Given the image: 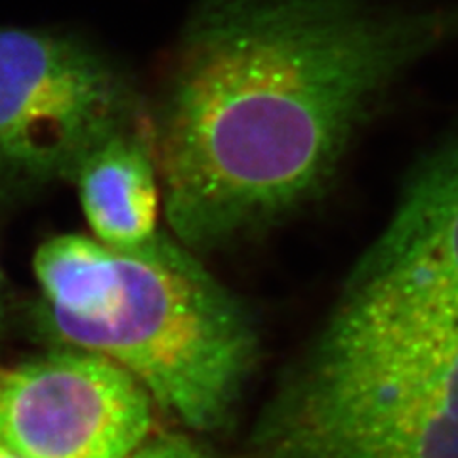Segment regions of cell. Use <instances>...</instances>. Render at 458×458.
<instances>
[{
  "mask_svg": "<svg viewBox=\"0 0 458 458\" xmlns=\"http://www.w3.org/2000/svg\"><path fill=\"white\" fill-rule=\"evenodd\" d=\"M42 304L77 319H104L121 294L119 250L94 237L57 235L33 258Z\"/></svg>",
  "mask_w": 458,
  "mask_h": 458,
  "instance_id": "8",
  "label": "cell"
},
{
  "mask_svg": "<svg viewBox=\"0 0 458 458\" xmlns=\"http://www.w3.org/2000/svg\"><path fill=\"white\" fill-rule=\"evenodd\" d=\"M128 458H216L188 436L165 434L146 439Z\"/></svg>",
  "mask_w": 458,
  "mask_h": 458,
  "instance_id": "9",
  "label": "cell"
},
{
  "mask_svg": "<svg viewBox=\"0 0 458 458\" xmlns=\"http://www.w3.org/2000/svg\"><path fill=\"white\" fill-rule=\"evenodd\" d=\"M151 424L146 388L99 353L62 346L0 369V441L21 458H128Z\"/></svg>",
  "mask_w": 458,
  "mask_h": 458,
  "instance_id": "5",
  "label": "cell"
},
{
  "mask_svg": "<svg viewBox=\"0 0 458 458\" xmlns=\"http://www.w3.org/2000/svg\"><path fill=\"white\" fill-rule=\"evenodd\" d=\"M4 306V277H3V271H0V311H3Z\"/></svg>",
  "mask_w": 458,
  "mask_h": 458,
  "instance_id": "11",
  "label": "cell"
},
{
  "mask_svg": "<svg viewBox=\"0 0 458 458\" xmlns=\"http://www.w3.org/2000/svg\"><path fill=\"white\" fill-rule=\"evenodd\" d=\"M119 264L121 294L111 315L89 321L40 304L42 331L117 363L190 428L222 426L258 357L247 310L193 250L163 233L119 250Z\"/></svg>",
  "mask_w": 458,
  "mask_h": 458,
  "instance_id": "3",
  "label": "cell"
},
{
  "mask_svg": "<svg viewBox=\"0 0 458 458\" xmlns=\"http://www.w3.org/2000/svg\"><path fill=\"white\" fill-rule=\"evenodd\" d=\"M0 458H21L18 453H13L4 441H0Z\"/></svg>",
  "mask_w": 458,
  "mask_h": 458,
  "instance_id": "10",
  "label": "cell"
},
{
  "mask_svg": "<svg viewBox=\"0 0 458 458\" xmlns=\"http://www.w3.org/2000/svg\"><path fill=\"white\" fill-rule=\"evenodd\" d=\"M136 126L126 79L79 38L0 27V182H73L94 149Z\"/></svg>",
  "mask_w": 458,
  "mask_h": 458,
  "instance_id": "4",
  "label": "cell"
},
{
  "mask_svg": "<svg viewBox=\"0 0 458 458\" xmlns=\"http://www.w3.org/2000/svg\"><path fill=\"white\" fill-rule=\"evenodd\" d=\"M157 176L153 146L136 126L86 157L73 182L94 239L111 249L132 250L159 235Z\"/></svg>",
  "mask_w": 458,
  "mask_h": 458,
  "instance_id": "7",
  "label": "cell"
},
{
  "mask_svg": "<svg viewBox=\"0 0 458 458\" xmlns=\"http://www.w3.org/2000/svg\"><path fill=\"white\" fill-rule=\"evenodd\" d=\"M258 447L260 458H458V315L338 296Z\"/></svg>",
  "mask_w": 458,
  "mask_h": 458,
  "instance_id": "2",
  "label": "cell"
},
{
  "mask_svg": "<svg viewBox=\"0 0 458 458\" xmlns=\"http://www.w3.org/2000/svg\"><path fill=\"white\" fill-rule=\"evenodd\" d=\"M458 45V0H199L153 128L168 225L212 250L306 208L372 114Z\"/></svg>",
  "mask_w": 458,
  "mask_h": 458,
  "instance_id": "1",
  "label": "cell"
},
{
  "mask_svg": "<svg viewBox=\"0 0 458 458\" xmlns=\"http://www.w3.org/2000/svg\"><path fill=\"white\" fill-rule=\"evenodd\" d=\"M342 293L458 315V126L411 170Z\"/></svg>",
  "mask_w": 458,
  "mask_h": 458,
  "instance_id": "6",
  "label": "cell"
}]
</instances>
